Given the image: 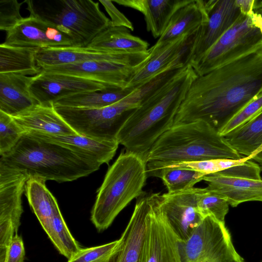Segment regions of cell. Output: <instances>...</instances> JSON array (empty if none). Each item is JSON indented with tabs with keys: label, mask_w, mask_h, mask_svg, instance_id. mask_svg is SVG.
<instances>
[{
	"label": "cell",
	"mask_w": 262,
	"mask_h": 262,
	"mask_svg": "<svg viewBox=\"0 0 262 262\" xmlns=\"http://www.w3.org/2000/svg\"><path fill=\"white\" fill-rule=\"evenodd\" d=\"M105 89L112 88L93 80L42 71L32 76L30 85V92L38 104L53 103L67 96Z\"/></svg>",
	"instance_id": "14"
},
{
	"label": "cell",
	"mask_w": 262,
	"mask_h": 262,
	"mask_svg": "<svg viewBox=\"0 0 262 262\" xmlns=\"http://www.w3.org/2000/svg\"><path fill=\"white\" fill-rule=\"evenodd\" d=\"M242 156L262 164V111L250 121L225 136Z\"/></svg>",
	"instance_id": "27"
},
{
	"label": "cell",
	"mask_w": 262,
	"mask_h": 262,
	"mask_svg": "<svg viewBox=\"0 0 262 262\" xmlns=\"http://www.w3.org/2000/svg\"><path fill=\"white\" fill-rule=\"evenodd\" d=\"M203 180L208 189L225 198L232 207L249 201L262 202V179L252 177L237 166L205 175Z\"/></svg>",
	"instance_id": "13"
},
{
	"label": "cell",
	"mask_w": 262,
	"mask_h": 262,
	"mask_svg": "<svg viewBox=\"0 0 262 262\" xmlns=\"http://www.w3.org/2000/svg\"><path fill=\"white\" fill-rule=\"evenodd\" d=\"M4 43L12 46L44 48L74 47L72 38L54 25L31 15L6 32Z\"/></svg>",
	"instance_id": "16"
},
{
	"label": "cell",
	"mask_w": 262,
	"mask_h": 262,
	"mask_svg": "<svg viewBox=\"0 0 262 262\" xmlns=\"http://www.w3.org/2000/svg\"><path fill=\"white\" fill-rule=\"evenodd\" d=\"M31 15L54 25L70 36L74 47H86L111 23L92 0H27Z\"/></svg>",
	"instance_id": "6"
},
{
	"label": "cell",
	"mask_w": 262,
	"mask_h": 262,
	"mask_svg": "<svg viewBox=\"0 0 262 262\" xmlns=\"http://www.w3.org/2000/svg\"><path fill=\"white\" fill-rule=\"evenodd\" d=\"M200 188L161 194V206L173 230L181 241H186L205 217L198 205Z\"/></svg>",
	"instance_id": "15"
},
{
	"label": "cell",
	"mask_w": 262,
	"mask_h": 262,
	"mask_svg": "<svg viewBox=\"0 0 262 262\" xmlns=\"http://www.w3.org/2000/svg\"><path fill=\"white\" fill-rule=\"evenodd\" d=\"M152 193L145 192L137 199L130 219L107 262H139Z\"/></svg>",
	"instance_id": "19"
},
{
	"label": "cell",
	"mask_w": 262,
	"mask_h": 262,
	"mask_svg": "<svg viewBox=\"0 0 262 262\" xmlns=\"http://www.w3.org/2000/svg\"><path fill=\"white\" fill-rule=\"evenodd\" d=\"M124 27L111 25L98 34L86 47L107 52L141 53L148 50V43L133 35Z\"/></svg>",
	"instance_id": "26"
},
{
	"label": "cell",
	"mask_w": 262,
	"mask_h": 262,
	"mask_svg": "<svg viewBox=\"0 0 262 262\" xmlns=\"http://www.w3.org/2000/svg\"><path fill=\"white\" fill-rule=\"evenodd\" d=\"M254 12L262 16V1H256L254 2Z\"/></svg>",
	"instance_id": "44"
},
{
	"label": "cell",
	"mask_w": 262,
	"mask_h": 262,
	"mask_svg": "<svg viewBox=\"0 0 262 262\" xmlns=\"http://www.w3.org/2000/svg\"><path fill=\"white\" fill-rule=\"evenodd\" d=\"M262 111V92L234 115L219 131L225 137L254 118Z\"/></svg>",
	"instance_id": "34"
},
{
	"label": "cell",
	"mask_w": 262,
	"mask_h": 262,
	"mask_svg": "<svg viewBox=\"0 0 262 262\" xmlns=\"http://www.w3.org/2000/svg\"><path fill=\"white\" fill-rule=\"evenodd\" d=\"M148 177L145 160L123 150L109 167L97 191L91 220L99 231L106 229L118 214L145 192Z\"/></svg>",
	"instance_id": "5"
},
{
	"label": "cell",
	"mask_w": 262,
	"mask_h": 262,
	"mask_svg": "<svg viewBox=\"0 0 262 262\" xmlns=\"http://www.w3.org/2000/svg\"><path fill=\"white\" fill-rule=\"evenodd\" d=\"M32 76L15 73H0V111L11 116L38 104L32 95Z\"/></svg>",
	"instance_id": "25"
},
{
	"label": "cell",
	"mask_w": 262,
	"mask_h": 262,
	"mask_svg": "<svg viewBox=\"0 0 262 262\" xmlns=\"http://www.w3.org/2000/svg\"><path fill=\"white\" fill-rule=\"evenodd\" d=\"M253 24L257 27L262 34V16L260 14L254 12L251 15Z\"/></svg>",
	"instance_id": "43"
},
{
	"label": "cell",
	"mask_w": 262,
	"mask_h": 262,
	"mask_svg": "<svg viewBox=\"0 0 262 262\" xmlns=\"http://www.w3.org/2000/svg\"><path fill=\"white\" fill-rule=\"evenodd\" d=\"M165 79L160 74L137 88L122 100L100 108L86 109L54 105L64 121L80 135L101 140H113L124 123L140 105L143 98L162 85Z\"/></svg>",
	"instance_id": "7"
},
{
	"label": "cell",
	"mask_w": 262,
	"mask_h": 262,
	"mask_svg": "<svg viewBox=\"0 0 262 262\" xmlns=\"http://www.w3.org/2000/svg\"><path fill=\"white\" fill-rule=\"evenodd\" d=\"M39 48L0 45V73L36 75L41 70L36 62Z\"/></svg>",
	"instance_id": "29"
},
{
	"label": "cell",
	"mask_w": 262,
	"mask_h": 262,
	"mask_svg": "<svg viewBox=\"0 0 262 262\" xmlns=\"http://www.w3.org/2000/svg\"><path fill=\"white\" fill-rule=\"evenodd\" d=\"M181 242L161 206V194L152 193L139 262H184Z\"/></svg>",
	"instance_id": "9"
},
{
	"label": "cell",
	"mask_w": 262,
	"mask_h": 262,
	"mask_svg": "<svg viewBox=\"0 0 262 262\" xmlns=\"http://www.w3.org/2000/svg\"><path fill=\"white\" fill-rule=\"evenodd\" d=\"M25 251L23 239L15 233L9 246L4 262H24Z\"/></svg>",
	"instance_id": "40"
},
{
	"label": "cell",
	"mask_w": 262,
	"mask_h": 262,
	"mask_svg": "<svg viewBox=\"0 0 262 262\" xmlns=\"http://www.w3.org/2000/svg\"><path fill=\"white\" fill-rule=\"evenodd\" d=\"M204 5L208 20L194 34L187 64L199 60L242 14L234 0L204 1Z\"/></svg>",
	"instance_id": "11"
},
{
	"label": "cell",
	"mask_w": 262,
	"mask_h": 262,
	"mask_svg": "<svg viewBox=\"0 0 262 262\" xmlns=\"http://www.w3.org/2000/svg\"><path fill=\"white\" fill-rule=\"evenodd\" d=\"M45 182L38 178H29L25 186L29 205L43 229L59 208L56 199L47 188Z\"/></svg>",
	"instance_id": "30"
},
{
	"label": "cell",
	"mask_w": 262,
	"mask_h": 262,
	"mask_svg": "<svg viewBox=\"0 0 262 262\" xmlns=\"http://www.w3.org/2000/svg\"><path fill=\"white\" fill-rule=\"evenodd\" d=\"M27 176L0 166V221L12 222L16 233L23 212L21 197Z\"/></svg>",
	"instance_id": "22"
},
{
	"label": "cell",
	"mask_w": 262,
	"mask_h": 262,
	"mask_svg": "<svg viewBox=\"0 0 262 262\" xmlns=\"http://www.w3.org/2000/svg\"><path fill=\"white\" fill-rule=\"evenodd\" d=\"M255 0H235V3L242 14L250 16L254 12Z\"/></svg>",
	"instance_id": "41"
},
{
	"label": "cell",
	"mask_w": 262,
	"mask_h": 262,
	"mask_svg": "<svg viewBox=\"0 0 262 262\" xmlns=\"http://www.w3.org/2000/svg\"><path fill=\"white\" fill-rule=\"evenodd\" d=\"M22 3L16 0L0 1V30L7 32L23 18L20 13Z\"/></svg>",
	"instance_id": "37"
},
{
	"label": "cell",
	"mask_w": 262,
	"mask_h": 262,
	"mask_svg": "<svg viewBox=\"0 0 262 262\" xmlns=\"http://www.w3.org/2000/svg\"><path fill=\"white\" fill-rule=\"evenodd\" d=\"M261 48L259 30L250 16L242 13L200 59L190 66L201 76Z\"/></svg>",
	"instance_id": "8"
},
{
	"label": "cell",
	"mask_w": 262,
	"mask_h": 262,
	"mask_svg": "<svg viewBox=\"0 0 262 262\" xmlns=\"http://www.w3.org/2000/svg\"><path fill=\"white\" fill-rule=\"evenodd\" d=\"M208 20L204 0H193L173 14L163 33L148 49L149 54H154L183 35L196 32Z\"/></svg>",
	"instance_id": "21"
},
{
	"label": "cell",
	"mask_w": 262,
	"mask_h": 262,
	"mask_svg": "<svg viewBox=\"0 0 262 262\" xmlns=\"http://www.w3.org/2000/svg\"><path fill=\"white\" fill-rule=\"evenodd\" d=\"M149 56L148 50L141 53L107 52L88 47H68L39 49L36 53L37 66L43 68L89 61H110L137 67Z\"/></svg>",
	"instance_id": "12"
},
{
	"label": "cell",
	"mask_w": 262,
	"mask_h": 262,
	"mask_svg": "<svg viewBox=\"0 0 262 262\" xmlns=\"http://www.w3.org/2000/svg\"><path fill=\"white\" fill-rule=\"evenodd\" d=\"M197 76L193 68L186 64L173 78L146 95L118 133L119 144L126 151L145 160L157 140L173 125L178 110Z\"/></svg>",
	"instance_id": "2"
},
{
	"label": "cell",
	"mask_w": 262,
	"mask_h": 262,
	"mask_svg": "<svg viewBox=\"0 0 262 262\" xmlns=\"http://www.w3.org/2000/svg\"><path fill=\"white\" fill-rule=\"evenodd\" d=\"M261 92L262 48L197 76L173 125L202 120L219 131Z\"/></svg>",
	"instance_id": "1"
},
{
	"label": "cell",
	"mask_w": 262,
	"mask_h": 262,
	"mask_svg": "<svg viewBox=\"0 0 262 262\" xmlns=\"http://www.w3.org/2000/svg\"><path fill=\"white\" fill-rule=\"evenodd\" d=\"M205 176L202 172L184 167H168L164 168L154 176L160 178L168 193H175L194 187L203 180Z\"/></svg>",
	"instance_id": "32"
},
{
	"label": "cell",
	"mask_w": 262,
	"mask_h": 262,
	"mask_svg": "<svg viewBox=\"0 0 262 262\" xmlns=\"http://www.w3.org/2000/svg\"><path fill=\"white\" fill-rule=\"evenodd\" d=\"M15 230L10 221H0V262H4Z\"/></svg>",
	"instance_id": "39"
},
{
	"label": "cell",
	"mask_w": 262,
	"mask_h": 262,
	"mask_svg": "<svg viewBox=\"0 0 262 262\" xmlns=\"http://www.w3.org/2000/svg\"><path fill=\"white\" fill-rule=\"evenodd\" d=\"M27 133L58 143L100 165L110 162L114 157L119 144L117 139L101 140L78 134L53 135L34 132Z\"/></svg>",
	"instance_id": "20"
},
{
	"label": "cell",
	"mask_w": 262,
	"mask_h": 262,
	"mask_svg": "<svg viewBox=\"0 0 262 262\" xmlns=\"http://www.w3.org/2000/svg\"><path fill=\"white\" fill-rule=\"evenodd\" d=\"M118 240L94 247L80 249L68 262H100L109 258Z\"/></svg>",
	"instance_id": "36"
},
{
	"label": "cell",
	"mask_w": 262,
	"mask_h": 262,
	"mask_svg": "<svg viewBox=\"0 0 262 262\" xmlns=\"http://www.w3.org/2000/svg\"><path fill=\"white\" fill-rule=\"evenodd\" d=\"M24 132L11 116L0 111V155L10 151L17 143Z\"/></svg>",
	"instance_id": "35"
},
{
	"label": "cell",
	"mask_w": 262,
	"mask_h": 262,
	"mask_svg": "<svg viewBox=\"0 0 262 262\" xmlns=\"http://www.w3.org/2000/svg\"><path fill=\"white\" fill-rule=\"evenodd\" d=\"M136 89H105L99 91L81 92L62 97L53 103V105L79 108H100L122 100Z\"/></svg>",
	"instance_id": "28"
},
{
	"label": "cell",
	"mask_w": 262,
	"mask_h": 262,
	"mask_svg": "<svg viewBox=\"0 0 262 262\" xmlns=\"http://www.w3.org/2000/svg\"><path fill=\"white\" fill-rule=\"evenodd\" d=\"M44 230L59 252L68 260L80 249L70 232L59 208L56 210Z\"/></svg>",
	"instance_id": "31"
},
{
	"label": "cell",
	"mask_w": 262,
	"mask_h": 262,
	"mask_svg": "<svg viewBox=\"0 0 262 262\" xmlns=\"http://www.w3.org/2000/svg\"><path fill=\"white\" fill-rule=\"evenodd\" d=\"M218 262H245L244 259L236 251Z\"/></svg>",
	"instance_id": "42"
},
{
	"label": "cell",
	"mask_w": 262,
	"mask_h": 262,
	"mask_svg": "<svg viewBox=\"0 0 262 262\" xmlns=\"http://www.w3.org/2000/svg\"><path fill=\"white\" fill-rule=\"evenodd\" d=\"M0 166L29 178L60 183L87 176L100 165L58 143L24 133L10 151L1 156Z\"/></svg>",
	"instance_id": "4"
},
{
	"label": "cell",
	"mask_w": 262,
	"mask_h": 262,
	"mask_svg": "<svg viewBox=\"0 0 262 262\" xmlns=\"http://www.w3.org/2000/svg\"><path fill=\"white\" fill-rule=\"evenodd\" d=\"M184 262H218L236 252L225 224L210 215L181 242Z\"/></svg>",
	"instance_id": "10"
},
{
	"label": "cell",
	"mask_w": 262,
	"mask_h": 262,
	"mask_svg": "<svg viewBox=\"0 0 262 262\" xmlns=\"http://www.w3.org/2000/svg\"><path fill=\"white\" fill-rule=\"evenodd\" d=\"M197 205L205 217L210 215L225 224V218L229 209V204L225 198L207 187L200 188Z\"/></svg>",
	"instance_id": "33"
},
{
	"label": "cell",
	"mask_w": 262,
	"mask_h": 262,
	"mask_svg": "<svg viewBox=\"0 0 262 262\" xmlns=\"http://www.w3.org/2000/svg\"><path fill=\"white\" fill-rule=\"evenodd\" d=\"M139 67V66H138ZM110 61H89L55 66L40 69L41 71L78 76L105 84L112 89L127 88L138 67Z\"/></svg>",
	"instance_id": "17"
},
{
	"label": "cell",
	"mask_w": 262,
	"mask_h": 262,
	"mask_svg": "<svg viewBox=\"0 0 262 262\" xmlns=\"http://www.w3.org/2000/svg\"><path fill=\"white\" fill-rule=\"evenodd\" d=\"M193 0H114L113 2L141 12L146 29L155 38L164 32L173 14Z\"/></svg>",
	"instance_id": "24"
},
{
	"label": "cell",
	"mask_w": 262,
	"mask_h": 262,
	"mask_svg": "<svg viewBox=\"0 0 262 262\" xmlns=\"http://www.w3.org/2000/svg\"><path fill=\"white\" fill-rule=\"evenodd\" d=\"M12 117L24 133L53 135L77 134L56 111L53 103L37 104Z\"/></svg>",
	"instance_id": "23"
},
{
	"label": "cell",
	"mask_w": 262,
	"mask_h": 262,
	"mask_svg": "<svg viewBox=\"0 0 262 262\" xmlns=\"http://www.w3.org/2000/svg\"><path fill=\"white\" fill-rule=\"evenodd\" d=\"M194 33L183 35L148 58L135 71L127 88L136 89L170 68L185 66Z\"/></svg>",
	"instance_id": "18"
},
{
	"label": "cell",
	"mask_w": 262,
	"mask_h": 262,
	"mask_svg": "<svg viewBox=\"0 0 262 262\" xmlns=\"http://www.w3.org/2000/svg\"><path fill=\"white\" fill-rule=\"evenodd\" d=\"M244 157L216 129L205 121L198 120L173 125L153 144L145 162L148 177L177 164Z\"/></svg>",
	"instance_id": "3"
},
{
	"label": "cell",
	"mask_w": 262,
	"mask_h": 262,
	"mask_svg": "<svg viewBox=\"0 0 262 262\" xmlns=\"http://www.w3.org/2000/svg\"><path fill=\"white\" fill-rule=\"evenodd\" d=\"M261 262H262V261H261Z\"/></svg>",
	"instance_id": "46"
},
{
	"label": "cell",
	"mask_w": 262,
	"mask_h": 262,
	"mask_svg": "<svg viewBox=\"0 0 262 262\" xmlns=\"http://www.w3.org/2000/svg\"><path fill=\"white\" fill-rule=\"evenodd\" d=\"M108 258H107V259H105V260H103V261H100V262H107V261H108Z\"/></svg>",
	"instance_id": "45"
},
{
	"label": "cell",
	"mask_w": 262,
	"mask_h": 262,
	"mask_svg": "<svg viewBox=\"0 0 262 262\" xmlns=\"http://www.w3.org/2000/svg\"><path fill=\"white\" fill-rule=\"evenodd\" d=\"M111 17V25L114 27H124L130 31L134 30L132 22L113 4L112 1L100 0Z\"/></svg>",
	"instance_id": "38"
}]
</instances>
